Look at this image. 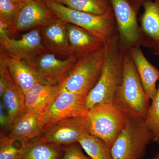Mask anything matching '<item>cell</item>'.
Instances as JSON below:
<instances>
[{
    "instance_id": "6da1fadb",
    "label": "cell",
    "mask_w": 159,
    "mask_h": 159,
    "mask_svg": "<svg viewBox=\"0 0 159 159\" xmlns=\"http://www.w3.org/2000/svg\"><path fill=\"white\" fill-rule=\"evenodd\" d=\"M105 58L98 82L86 97L87 109L100 103L114 102L123 79V51L120 48L118 34L104 44Z\"/></svg>"
},
{
    "instance_id": "7a4b0ae2",
    "label": "cell",
    "mask_w": 159,
    "mask_h": 159,
    "mask_svg": "<svg viewBox=\"0 0 159 159\" xmlns=\"http://www.w3.org/2000/svg\"><path fill=\"white\" fill-rule=\"evenodd\" d=\"M130 119L124 110L113 102L94 106L80 119L89 133L102 139L111 148Z\"/></svg>"
},
{
    "instance_id": "3957f363",
    "label": "cell",
    "mask_w": 159,
    "mask_h": 159,
    "mask_svg": "<svg viewBox=\"0 0 159 159\" xmlns=\"http://www.w3.org/2000/svg\"><path fill=\"white\" fill-rule=\"evenodd\" d=\"M123 79L114 102L131 118L145 120L150 99L145 93L129 51H123Z\"/></svg>"
},
{
    "instance_id": "277c9868",
    "label": "cell",
    "mask_w": 159,
    "mask_h": 159,
    "mask_svg": "<svg viewBox=\"0 0 159 159\" xmlns=\"http://www.w3.org/2000/svg\"><path fill=\"white\" fill-rule=\"evenodd\" d=\"M43 1L59 19L86 29L104 44L118 34L113 11L103 15H97L71 9L50 0Z\"/></svg>"
},
{
    "instance_id": "5b68a950",
    "label": "cell",
    "mask_w": 159,
    "mask_h": 159,
    "mask_svg": "<svg viewBox=\"0 0 159 159\" xmlns=\"http://www.w3.org/2000/svg\"><path fill=\"white\" fill-rule=\"evenodd\" d=\"M152 137L145 120L131 118L111 148L113 159H142Z\"/></svg>"
},
{
    "instance_id": "8992f818",
    "label": "cell",
    "mask_w": 159,
    "mask_h": 159,
    "mask_svg": "<svg viewBox=\"0 0 159 159\" xmlns=\"http://www.w3.org/2000/svg\"><path fill=\"white\" fill-rule=\"evenodd\" d=\"M105 58L104 45L77 61L63 82V90L86 97L98 82Z\"/></svg>"
},
{
    "instance_id": "52a82bcc",
    "label": "cell",
    "mask_w": 159,
    "mask_h": 159,
    "mask_svg": "<svg viewBox=\"0 0 159 159\" xmlns=\"http://www.w3.org/2000/svg\"><path fill=\"white\" fill-rule=\"evenodd\" d=\"M110 1L122 51H129L135 46H140L141 30L138 14L145 0Z\"/></svg>"
},
{
    "instance_id": "ba28073f",
    "label": "cell",
    "mask_w": 159,
    "mask_h": 159,
    "mask_svg": "<svg viewBox=\"0 0 159 159\" xmlns=\"http://www.w3.org/2000/svg\"><path fill=\"white\" fill-rule=\"evenodd\" d=\"M86 96L62 90L40 114L43 131L55 122L70 118L80 119L85 116Z\"/></svg>"
},
{
    "instance_id": "9c48e42d",
    "label": "cell",
    "mask_w": 159,
    "mask_h": 159,
    "mask_svg": "<svg viewBox=\"0 0 159 159\" xmlns=\"http://www.w3.org/2000/svg\"><path fill=\"white\" fill-rule=\"evenodd\" d=\"M8 31L0 27L1 53L31 66L38 56L47 52L39 28L23 34L19 39L9 37Z\"/></svg>"
},
{
    "instance_id": "30bf717a",
    "label": "cell",
    "mask_w": 159,
    "mask_h": 159,
    "mask_svg": "<svg viewBox=\"0 0 159 159\" xmlns=\"http://www.w3.org/2000/svg\"><path fill=\"white\" fill-rule=\"evenodd\" d=\"M77 60L72 57L60 59L48 52L38 56L31 66L37 72L41 83L57 85L65 81Z\"/></svg>"
},
{
    "instance_id": "8fae6325",
    "label": "cell",
    "mask_w": 159,
    "mask_h": 159,
    "mask_svg": "<svg viewBox=\"0 0 159 159\" xmlns=\"http://www.w3.org/2000/svg\"><path fill=\"white\" fill-rule=\"evenodd\" d=\"M57 18L43 0H29L21 7L9 32L14 34L41 28Z\"/></svg>"
},
{
    "instance_id": "7c38bea8",
    "label": "cell",
    "mask_w": 159,
    "mask_h": 159,
    "mask_svg": "<svg viewBox=\"0 0 159 159\" xmlns=\"http://www.w3.org/2000/svg\"><path fill=\"white\" fill-rule=\"evenodd\" d=\"M88 133L80 119L70 118L50 125L36 139L63 147L77 143Z\"/></svg>"
},
{
    "instance_id": "4fadbf2b",
    "label": "cell",
    "mask_w": 159,
    "mask_h": 159,
    "mask_svg": "<svg viewBox=\"0 0 159 159\" xmlns=\"http://www.w3.org/2000/svg\"><path fill=\"white\" fill-rule=\"evenodd\" d=\"M142 7L144 11L139 17L140 46L159 56V0H145Z\"/></svg>"
},
{
    "instance_id": "5bb4252c",
    "label": "cell",
    "mask_w": 159,
    "mask_h": 159,
    "mask_svg": "<svg viewBox=\"0 0 159 159\" xmlns=\"http://www.w3.org/2000/svg\"><path fill=\"white\" fill-rule=\"evenodd\" d=\"M39 29L47 52L62 59L73 58L71 56L66 23L57 18L47 25Z\"/></svg>"
},
{
    "instance_id": "9a60e30c",
    "label": "cell",
    "mask_w": 159,
    "mask_h": 159,
    "mask_svg": "<svg viewBox=\"0 0 159 159\" xmlns=\"http://www.w3.org/2000/svg\"><path fill=\"white\" fill-rule=\"evenodd\" d=\"M66 28L71 56L77 61L104 45L100 40L83 28L68 23Z\"/></svg>"
},
{
    "instance_id": "2e32d148",
    "label": "cell",
    "mask_w": 159,
    "mask_h": 159,
    "mask_svg": "<svg viewBox=\"0 0 159 159\" xmlns=\"http://www.w3.org/2000/svg\"><path fill=\"white\" fill-rule=\"evenodd\" d=\"M0 64L6 67L25 95L35 84L41 82L36 71L24 61L9 57L1 52Z\"/></svg>"
},
{
    "instance_id": "e0dca14e",
    "label": "cell",
    "mask_w": 159,
    "mask_h": 159,
    "mask_svg": "<svg viewBox=\"0 0 159 159\" xmlns=\"http://www.w3.org/2000/svg\"><path fill=\"white\" fill-rule=\"evenodd\" d=\"M0 74H3L7 80V88L2 96V102L11 128L14 122L25 112V95L15 82L6 67L2 64H0Z\"/></svg>"
},
{
    "instance_id": "ac0fdd59",
    "label": "cell",
    "mask_w": 159,
    "mask_h": 159,
    "mask_svg": "<svg viewBox=\"0 0 159 159\" xmlns=\"http://www.w3.org/2000/svg\"><path fill=\"white\" fill-rule=\"evenodd\" d=\"M129 52L145 93L149 99L152 100L157 93L156 84L159 80V70L147 59L141 46L138 45L132 48Z\"/></svg>"
},
{
    "instance_id": "d6986e66",
    "label": "cell",
    "mask_w": 159,
    "mask_h": 159,
    "mask_svg": "<svg viewBox=\"0 0 159 159\" xmlns=\"http://www.w3.org/2000/svg\"><path fill=\"white\" fill-rule=\"evenodd\" d=\"M63 82L57 85L41 82L35 84L25 95V112L33 111L40 114L63 90Z\"/></svg>"
},
{
    "instance_id": "ffe728a7",
    "label": "cell",
    "mask_w": 159,
    "mask_h": 159,
    "mask_svg": "<svg viewBox=\"0 0 159 159\" xmlns=\"http://www.w3.org/2000/svg\"><path fill=\"white\" fill-rule=\"evenodd\" d=\"M42 132L40 113L27 111L14 122L8 135L28 143L38 138Z\"/></svg>"
},
{
    "instance_id": "44dd1931",
    "label": "cell",
    "mask_w": 159,
    "mask_h": 159,
    "mask_svg": "<svg viewBox=\"0 0 159 159\" xmlns=\"http://www.w3.org/2000/svg\"><path fill=\"white\" fill-rule=\"evenodd\" d=\"M63 147L35 139L27 143L20 159H58L63 154Z\"/></svg>"
},
{
    "instance_id": "7402d4cb",
    "label": "cell",
    "mask_w": 159,
    "mask_h": 159,
    "mask_svg": "<svg viewBox=\"0 0 159 159\" xmlns=\"http://www.w3.org/2000/svg\"><path fill=\"white\" fill-rule=\"evenodd\" d=\"M78 143L91 159H113L111 148L99 138L88 133Z\"/></svg>"
},
{
    "instance_id": "603a6c76",
    "label": "cell",
    "mask_w": 159,
    "mask_h": 159,
    "mask_svg": "<svg viewBox=\"0 0 159 159\" xmlns=\"http://www.w3.org/2000/svg\"><path fill=\"white\" fill-rule=\"evenodd\" d=\"M57 3L97 15H103L113 11L110 0H65Z\"/></svg>"
},
{
    "instance_id": "cb8c5ba5",
    "label": "cell",
    "mask_w": 159,
    "mask_h": 159,
    "mask_svg": "<svg viewBox=\"0 0 159 159\" xmlns=\"http://www.w3.org/2000/svg\"><path fill=\"white\" fill-rule=\"evenodd\" d=\"M27 144L22 140L2 133L0 136V159H20Z\"/></svg>"
},
{
    "instance_id": "d4e9b609",
    "label": "cell",
    "mask_w": 159,
    "mask_h": 159,
    "mask_svg": "<svg viewBox=\"0 0 159 159\" xmlns=\"http://www.w3.org/2000/svg\"><path fill=\"white\" fill-rule=\"evenodd\" d=\"M23 5L10 0H0V27L9 32Z\"/></svg>"
},
{
    "instance_id": "484cf974",
    "label": "cell",
    "mask_w": 159,
    "mask_h": 159,
    "mask_svg": "<svg viewBox=\"0 0 159 159\" xmlns=\"http://www.w3.org/2000/svg\"><path fill=\"white\" fill-rule=\"evenodd\" d=\"M151 100L145 122L152 135V142L159 144V84L156 94Z\"/></svg>"
},
{
    "instance_id": "4316f807",
    "label": "cell",
    "mask_w": 159,
    "mask_h": 159,
    "mask_svg": "<svg viewBox=\"0 0 159 159\" xmlns=\"http://www.w3.org/2000/svg\"><path fill=\"white\" fill-rule=\"evenodd\" d=\"M63 148L64 153L62 159H91L84 153L78 142L65 146Z\"/></svg>"
},
{
    "instance_id": "83f0119b",
    "label": "cell",
    "mask_w": 159,
    "mask_h": 159,
    "mask_svg": "<svg viewBox=\"0 0 159 159\" xmlns=\"http://www.w3.org/2000/svg\"><path fill=\"white\" fill-rule=\"evenodd\" d=\"M0 124L1 128H9L11 129L9 116L2 101L0 102Z\"/></svg>"
},
{
    "instance_id": "f1b7e54d",
    "label": "cell",
    "mask_w": 159,
    "mask_h": 159,
    "mask_svg": "<svg viewBox=\"0 0 159 159\" xmlns=\"http://www.w3.org/2000/svg\"><path fill=\"white\" fill-rule=\"evenodd\" d=\"M7 80L3 74H0V96L2 97L7 88Z\"/></svg>"
},
{
    "instance_id": "f546056e",
    "label": "cell",
    "mask_w": 159,
    "mask_h": 159,
    "mask_svg": "<svg viewBox=\"0 0 159 159\" xmlns=\"http://www.w3.org/2000/svg\"><path fill=\"white\" fill-rule=\"evenodd\" d=\"M10 1L14 2L15 3H17V4H20V5H23L29 0H10Z\"/></svg>"
},
{
    "instance_id": "4dcf8cb0",
    "label": "cell",
    "mask_w": 159,
    "mask_h": 159,
    "mask_svg": "<svg viewBox=\"0 0 159 159\" xmlns=\"http://www.w3.org/2000/svg\"><path fill=\"white\" fill-rule=\"evenodd\" d=\"M152 159H159V150L155 154Z\"/></svg>"
},
{
    "instance_id": "1f68e13d",
    "label": "cell",
    "mask_w": 159,
    "mask_h": 159,
    "mask_svg": "<svg viewBox=\"0 0 159 159\" xmlns=\"http://www.w3.org/2000/svg\"><path fill=\"white\" fill-rule=\"evenodd\" d=\"M50 1H52L53 2H55L56 3H59L62 1H65V0H50Z\"/></svg>"
}]
</instances>
